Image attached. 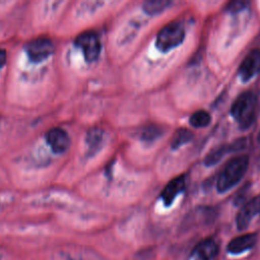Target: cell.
<instances>
[{
    "label": "cell",
    "mask_w": 260,
    "mask_h": 260,
    "mask_svg": "<svg viewBox=\"0 0 260 260\" xmlns=\"http://www.w3.org/2000/svg\"><path fill=\"white\" fill-rule=\"evenodd\" d=\"M5 62H6V52L0 49V69L4 66Z\"/></svg>",
    "instance_id": "ffe728a7"
},
{
    "label": "cell",
    "mask_w": 260,
    "mask_h": 260,
    "mask_svg": "<svg viewBox=\"0 0 260 260\" xmlns=\"http://www.w3.org/2000/svg\"><path fill=\"white\" fill-rule=\"evenodd\" d=\"M258 142L260 143V132H259V134H258Z\"/></svg>",
    "instance_id": "44dd1931"
},
{
    "label": "cell",
    "mask_w": 260,
    "mask_h": 260,
    "mask_svg": "<svg viewBox=\"0 0 260 260\" xmlns=\"http://www.w3.org/2000/svg\"><path fill=\"white\" fill-rule=\"evenodd\" d=\"M193 133L188 130V129H179L173 136L172 142H171V147L172 149H178L182 145L190 142L193 139Z\"/></svg>",
    "instance_id": "e0dca14e"
},
{
    "label": "cell",
    "mask_w": 260,
    "mask_h": 260,
    "mask_svg": "<svg viewBox=\"0 0 260 260\" xmlns=\"http://www.w3.org/2000/svg\"><path fill=\"white\" fill-rule=\"evenodd\" d=\"M186 187V179L184 175L172 179L160 192V199L165 206L169 207L173 204L174 200L181 194Z\"/></svg>",
    "instance_id": "9c48e42d"
},
{
    "label": "cell",
    "mask_w": 260,
    "mask_h": 260,
    "mask_svg": "<svg viewBox=\"0 0 260 260\" xmlns=\"http://www.w3.org/2000/svg\"><path fill=\"white\" fill-rule=\"evenodd\" d=\"M256 242H257V235L255 233L244 234L234 238L228 244L226 250L231 254L238 255L252 249V247L256 244Z\"/></svg>",
    "instance_id": "8fae6325"
},
{
    "label": "cell",
    "mask_w": 260,
    "mask_h": 260,
    "mask_svg": "<svg viewBox=\"0 0 260 260\" xmlns=\"http://www.w3.org/2000/svg\"><path fill=\"white\" fill-rule=\"evenodd\" d=\"M247 6H248V2H246V1H241V0L240 1H232L225 6V9L230 13L236 14V13L243 11Z\"/></svg>",
    "instance_id": "ac0fdd59"
},
{
    "label": "cell",
    "mask_w": 260,
    "mask_h": 260,
    "mask_svg": "<svg viewBox=\"0 0 260 260\" xmlns=\"http://www.w3.org/2000/svg\"><path fill=\"white\" fill-rule=\"evenodd\" d=\"M257 98L252 91L241 93L233 103L231 115L241 129H248L256 118Z\"/></svg>",
    "instance_id": "7a4b0ae2"
},
{
    "label": "cell",
    "mask_w": 260,
    "mask_h": 260,
    "mask_svg": "<svg viewBox=\"0 0 260 260\" xmlns=\"http://www.w3.org/2000/svg\"><path fill=\"white\" fill-rule=\"evenodd\" d=\"M260 213V195L247 201L240 209L236 216V223L239 231H244L248 228L251 220Z\"/></svg>",
    "instance_id": "52a82bcc"
},
{
    "label": "cell",
    "mask_w": 260,
    "mask_h": 260,
    "mask_svg": "<svg viewBox=\"0 0 260 260\" xmlns=\"http://www.w3.org/2000/svg\"><path fill=\"white\" fill-rule=\"evenodd\" d=\"M229 152H231L229 144H223V145L213 148L206 154V156L204 158L205 166L210 167V166L217 164L225 155V153H229Z\"/></svg>",
    "instance_id": "5bb4252c"
},
{
    "label": "cell",
    "mask_w": 260,
    "mask_h": 260,
    "mask_svg": "<svg viewBox=\"0 0 260 260\" xmlns=\"http://www.w3.org/2000/svg\"><path fill=\"white\" fill-rule=\"evenodd\" d=\"M249 167V157L247 155H237L232 157L220 172L216 189L219 193H224L235 187L245 176Z\"/></svg>",
    "instance_id": "6da1fadb"
},
{
    "label": "cell",
    "mask_w": 260,
    "mask_h": 260,
    "mask_svg": "<svg viewBox=\"0 0 260 260\" xmlns=\"http://www.w3.org/2000/svg\"><path fill=\"white\" fill-rule=\"evenodd\" d=\"M171 4L172 2L167 0H148L143 3L142 8L147 15L153 16L165 11Z\"/></svg>",
    "instance_id": "4fadbf2b"
},
{
    "label": "cell",
    "mask_w": 260,
    "mask_h": 260,
    "mask_svg": "<svg viewBox=\"0 0 260 260\" xmlns=\"http://www.w3.org/2000/svg\"><path fill=\"white\" fill-rule=\"evenodd\" d=\"M211 122V116L208 112L204 110L196 111L189 118V123L194 128H204L208 126Z\"/></svg>",
    "instance_id": "2e32d148"
},
{
    "label": "cell",
    "mask_w": 260,
    "mask_h": 260,
    "mask_svg": "<svg viewBox=\"0 0 260 260\" xmlns=\"http://www.w3.org/2000/svg\"><path fill=\"white\" fill-rule=\"evenodd\" d=\"M185 39V27L182 22L173 21L165 25L157 34L155 47L161 53L170 52L179 47Z\"/></svg>",
    "instance_id": "3957f363"
},
{
    "label": "cell",
    "mask_w": 260,
    "mask_h": 260,
    "mask_svg": "<svg viewBox=\"0 0 260 260\" xmlns=\"http://www.w3.org/2000/svg\"><path fill=\"white\" fill-rule=\"evenodd\" d=\"M45 139L50 149L58 154L64 153L70 145V137L62 128L50 129L46 133Z\"/></svg>",
    "instance_id": "ba28073f"
},
{
    "label": "cell",
    "mask_w": 260,
    "mask_h": 260,
    "mask_svg": "<svg viewBox=\"0 0 260 260\" xmlns=\"http://www.w3.org/2000/svg\"><path fill=\"white\" fill-rule=\"evenodd\" d=\"M162 134V130L154 124H150L144 127L140 133V140L146 144L154 142Z\"/></svg>",
    "instance_id": "9a60e30c"
},
{
    "label": "cell",
    "mask_w": 260,
    "mask_h": 260,
    "mask_svg": "<svg viewBox=\"0 0 260 260\" xmlns=\"http://www.w3.org/2000/svg\"><path fill=\"white\" fill-rule=\"evenodd\" d=\"M11 200V196L9 194H1L0 193V207L7 204Z\"/></svg>",
    "instance_id": "d6986e66"
},
{
    "label": "cell",
    "mask_w": 260,
    "mask_h": 260,
    "mask_svg": "<svg viewBox=\"0 0 260 260\" xmlns=\"http://www.w3.org/2000/svg\"><path fill=\"white\" fill-rule=\"evenodd\" d=\"M260 73V49L251 50L239 67V77L243 82L251 80Z\"/></svg>",
    "instance_id": "8992f818"
},
{
    "label": "cell",
    "mask_w": 260,
    "mask_h": 260,
    "mask_svg": "<svg viewBox=\"0 0 260 260\" xmlns=\"http://www.w3.org/2000/svg\"><path fill=\"white\" fill-rule=\"evenodd\" d=\"M105 142V132L100 128L90 129L85 137V154L92 157L102 149Z\"/></svg>",
    "instance_id": "7c38bea8"
},
{
    "label": "cell",
    "mask_w": 260,
    "mask_h": 260,
    "mask_svg": "<svg viewBox=\"0 0 260 260\" xmlns=\"http://www.w3.org/2000/svg\"><path fill=\"white\" fill-rule=\"evenodd\" d=\"M218 253V245L215 240L208 238L199 242L191 252L192 260H213Z\"/></svg>",
    "instance_id": "30bf717a"
},
{
    "label": "cell",
    "mask_w": 260,
    "mask_h": 260,
    "mask_svg": "<svg viewBox=\"0 0 260 260\" xmlns=\"http://www.w3.org/2000/svg\"><path fill=\"white\" fill-rule=\"evenodd\" d=\"M74 46L80 50L87 63L95 62L102 52L101 40L94 31H84L78 35L74 41Z\"/></svg>",
    "instance_id": "277c9868"
},
{
    "label": "cell",
    "mask_w": 260,
    "mask_h": 260,
    "mask_svg": "<svg viewBox=\"0 0 260 260\" xmlns=\"http://www.w3.org/2000/svg\"><path fill=\"white\" fill-rule=\"evenodd\" d=\"M54 52V44L49 38H37L24 46L26 58L34 64L47 61Z\"/></svg>",
    "instance_id": "5b68a950"
}]
</instances>
